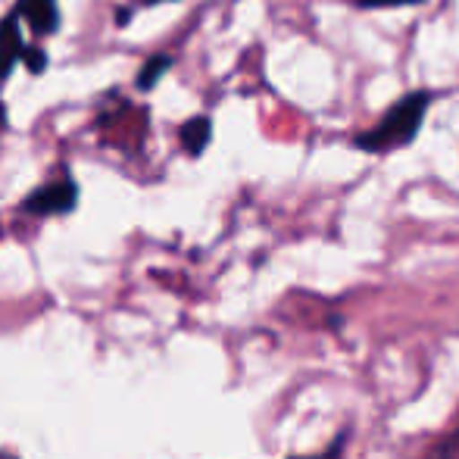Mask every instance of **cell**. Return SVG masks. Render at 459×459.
Segmentation results:
<instances>
[{
    "mask_svg": "<svg viewBox=\"0 0 459 459\" xmlns=\"http://www.w3.org/2000/svg\"><path fill=\"white\" fill-rule=\"evenodd\" d=\"M144 4H166V0H144Z\"/></svg>",
    "mask_w": 459,
    "mask_h": 459,
    "instance_id": "12",
    "label": "cell"
},
{
    "mask_svg": "<svg viewBox=\"0 0 459 459\" xmlns=\"http://www.w3.org/2000/svg\"><path fill=\"white\" fill-rule=\"evenodd\" d=\"M366 10H381V6H412V4H425V0H357Z\"/></svg>",
    "mask_w": 459,
    "mask_h": 459,
    "instance_id": "10",
    "label": "cell"
},
{
    "mask_svg": "<svg viewBox=\"0 0 459 459\" xmlns=\"http://www.w3.org/2000/svg\"><path fill=\"white\" fill-rule=\"evenodd\" d=\"M22 63L29 66L31 75H41L44 69H48V54H44L41 48H25L22 50Z\"/></svg>",
    "mask_w": 459,
    "mask_h": 459,
    "instance_id": "9",
    "label": "cell"
},
{
    "mask_svg": "<svg viewBox=\"0 0 459 459\" xmlns=\"http://www.w3.org/2000/svg\"><path fill=\"white\" fill-rule=\"evenodd\" d=\"M429 107H431V91H410L381 116L378 126H372L368 132H359L353 138V147L366 153L403 151V147H410L416 141Z\"/></svg>",
    "mask_w": 459,
    "mask_h": 459,
    "instance_id": "1",
    "label": "cell"
},
{
    "mask_svg": "<svg viewBox=\"0 0 459 459\" xmlns=\"http://www.w3.org/2000/svg\"><path fill=\"white\" fill-rule=\"evenodd\" d=\"M347 441H351V435H347V429H344V431H341V435H334V441L328 444L325 450H319V454H307V456H290V459H344Z\"/></svg>",
    "mask_w": 459,
    "mask_h": 459,
    "instance_id": "8",
    "label": "cell"
},
{
    "mask_svg": "<svg viewBox=\"0 0 459 459\" xmlns=\"http://www.w3.org/2000/svg\"><path fill=\"white\" fill-rule=\"evenodd\" d=\"M19 25L22 22H19L13 13L0 22V79H6V75L13 73V66L22 60L25 44H22V29H19Z\"/></svg>",
    "mask_w": 459,
    "mask_h": 459,
    "instance_id": "4",
    "label": "cell"
},
{
    "mask_svg": "<svg viewBox=\"0 0 459 459\" xmlns=\"http://www.w3.org/2000/svg\"><path fill=\"white\" fill-rule=\"evenodd\" d=\"M172 69V56L169 54H153L151 60L141 66L138 79H134V85H138V91H151L153 85H157L160 79H163L166 73Z\"/></svg>",
    "mask_w": 459,
    "mask_h": 459,
    "instance_id": "6",
    "label": "cell"
},
{
    "mask_svg": "<svg viewBox=\"0 0 459 459\" xmlns=\"http://www.w3.org/2000/svg\"><path fill=\"white\" fill-rule=\"evenodd\" d=\"M79 204V185L73 178H60V182H48L29 194L22 200V210L31 216H66Z\"/></svg>",
    "mask_w": 459,
    "mask_h": 459,
    "instance_id": "2",
    "label": "cell"
},
{
    "mask_svg": "<svg viewBox=\"0 0 459 459\" xmlns=\"http://www.w3.org/2000/svg\"><path fill=\"white\" fill-rule=\"evenodd\" d=\"M4 128H6V107L0 103V132H4Z\"/></svg>",
    "mask_w": 459,
    "mask_h": 459,
    "instance_id": "11",
    "label": "cell"
},
{
    "mask_svg": "<svg viewBox=\"0 0 459 459\" xmlns=\"http://www.w3.org/2000/svg\"><path fill=\"white\" fill-rule=\"evenodd\" d=\"M13 16L19 22H29V29L38 38L54 35L60 29V6H56V0H16Z\"/></svg>",
    "mask_w": 459,
    "mask_h": 459,
    "instance_id": "3",
    "label": "cell"
},
{
    "mask_svg": "<svg viewBox=\"0 0 459 459\" xmlns=\"http://www.w3.org/2000/svg\"><path fill=\"white\" fill-rule=\"evenodd\" d=\"M178 141H182V147L191 157H200L212 141V119L210 116H194V119H187L185 126L178 128Z\"/></svg>",
    "mask_w": 459,
    "mask_h": 459,
    "instance_id": "5",
    "label": "cell"
},
{
    "mask_svg": "<svg viewBox=\"0 0 459 459\" xmlns=\"http://www.w3.org/2000/svg\"><path fill=\"white\" fill-rule=\"evenodd\" d=\"M422 459H459V425H454L447 435L437 437V441L425 450Z\"/></svg>",
    "mask_w": 459,
    "mask_h": 459,
    "instance_id": "7",
    "label": "cell"
}]
</instances>
